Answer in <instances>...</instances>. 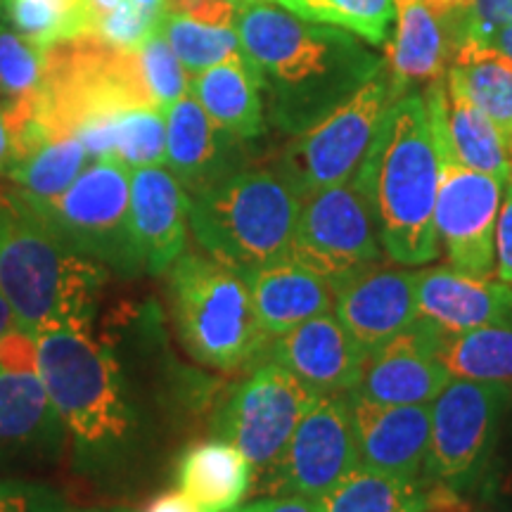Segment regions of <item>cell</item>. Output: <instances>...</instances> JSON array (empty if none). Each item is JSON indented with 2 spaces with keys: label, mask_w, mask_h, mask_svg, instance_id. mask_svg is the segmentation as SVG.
Returning <instances> with one entry per match:
<instances>
[{
  "label": "cell",
  "mask_w": 512,
  "mask_h": 512,
  "mask_svg": "<svg viewBox=\"0 0 512 512\" xmlns=\"http://www.w3.org/2000/svg\"><path fill=\"white\" fill-rule=\"evenodd\" d=\"M242 55L266 95L268 119L299 136L384 69L361 38L309 22L273 0H249L235 15Z\"/></svg>",
  "instance_id": "6da1fadb"
},
{
  "label": "cell",
  "mask_w": 512,
  "mask_h": 512,
  "mask_svg": "<svg viewBox=\"0 0 512 512\" xmlns=\"http://www.w3.org/2000/svg\"><path fill=\"white\" fill-rule=\"evenodd\" d=\"M38 375L60 415L74 460L91 477L131 465L143 444V415L110 347L91 330H48L36 337Z\"/></svg>",
  "instance_id": "7a4b0ae2"
},
{
  "label": "cell",
  "mask_w": 512,
  "mask_h": 512,
  "mask_svg": "<svg viewBox=\"0 0 512 512\" xmlns=\"http://www.w3.org/2000/svg\"><path fill=\"white\" fill-rule=\"evenodd\" d=\"M354 183L392 264L418 268L439 259V155L422 93L411 91L387 107Z\"/></svg>",
  "instance_id": "3957f363"
},
{
  "label": "cell",
  "mask_w": 512,
  "mask_h": 512,
  "mask_svg": "<svg viewBox=\"0 0 512 512\" xmlns=\"http://www.w3.org/2000/svg\"><path fill=\"white\" fill-rule=\"evenodd\" d=\"M107 268L76 252L15 190H0V290L17 328L91 330Z\"/></svg>",
  "instance_id": "277c9868"
},
{
  "label": "cell",
  "mask_w": 512,
  "mask_h": 512,
  "mask_svg": "<svg viewBox=\"0 0 512 512\" xmlns=\"http://www.w3.org/2000/svg\"><path fill=\"white\" fill-rule=\"evenodd\" d=\"M299 207L283 171L245 166L190 197L188 226L211 259L247 275L290 256Z\"/></svg>",
  "instance_id": "5b68a950"
},
{
  "label": "cell",
  "mask_w": 512,
  "mask_h": 512,
  "mask_svg": "<svg viewBox=\"0 0 512 512\" xmlns=\"http://www.w3.org/2000/svg\"><path fill=\"white\" fill-rule=\"evenodd\" d=\"M169 287L176 330L195 361L226 373L266 361L271 337L238 271L209 254L183 252L171 266Z\"/></svg>",
  "instance_id": "8992f818"
},
{
  "label": "cell",
  "mask_w": 512,
  "mask_h": 512,
  "mask_svg": "<svg viewBox=\"0 0 512 512\" xmlns=\"http://www.w3.org/2000/svg\"><path fill=\"white\" fill-rule=\"evenodd\" d=\"M138 107H157L138 50L110 46L95 36L46 50L36 117L50 138L74 136L86 121Z\"/></svg>",
  "instance_id": "52a82bcc"
},
{
  "label": "cell",
  "mask_w": 512,
  "mask_h": 512,
  "mask_svg": "<svg viewBox=\"0 0 512 512\" xmlns=\"http://www.w3.org/2000/svg\"><path fill=\"white\" fill-rule=\"evenodd\" d=\"M427 117L439 155V192L434 228L446 264L472 278L496 275V221L503 188L498 178L465 166L453 152L446 126V76L427 83Z\"/></svg>",
  "instance_id": "ba28073f"
},
{
  "label": "cell",
  "mask_w": 512,
  "mask_h": 512,
  "mask_svg": "<svg viewBox=\"0 0 512 512\" xmlns=\"http://www.w3.org/2000/svg\"><path fill=\"white\" fill-rule=\"evenodd\" d=\"M22 200L76 252L107 271L126 278L143 271L131 226V169L117 157L93 159L53 200Z\"/></svg>",
  "instance_id": "9c48e42d"
},
{
  "label": "cell",
  "mask_w": 512,
  "mask_h": 512,
  "mask_svg": "<svg viewBox=\"0 0 512 512\" xmlns=\"http://www.w3.org/2000/svg\"><path fill=\"white\" fill-rule=\"evenodd\" d=\"M512 411V387L451 380L430 403V451L425 477L458 494L477 489L494 458L498 437Z\"/></svg>",
  "instance_id": "30bf717a"
},
{
  "label": "cell",
  "mask_w": 512,
  "mask_h": 512,
  "mask_svg": "<svg viewBox=\"0 0 512 512\" xmlns=\"http://www.w3.org/2000/svg\"><path fill=\"white\" fill-rule=\"evenodd\" d=\"M392 102L387 64H384L382 72L358 88L347 102L294 136L280 171L290 178L302 197L351 181L361 169L373 145L377 126Z\"/></svg>",
  "instance_id": "8fae6325"
},
{
  "label": "cell",
  "mask_w": 512,
  "mask_h": 512,
  "mask_svg": "<svg viewBox=\"0 0 512 512\" xmlns=\"http://www.w3.org/2000/svg\"><path fill=\"white\" fill-rule=\"evenodd\" d=\"M318 396L323 394L287 368L261 361L223 403L214 430L245 453L254 467V479H259L283 456L299 420Z\"/></svg>",
  "instance_id": "7c38bea8"
},
{
  "label": "cell",
  "mask_w": 512,
  "mask_h": 512,
  "mask_svg": "<svg viewBox=\"0 0 512 512\" xmlns=\"http://www.w3.org/2000/svg\"><path fill=\"white\" fill-rule=\"evenodd\" d=\"M290 256L323 275L330 287L387 259L354 178L302 197Z\"/></svg>",
  "instance_id": "4fadbf2b"
},
{
  "label": "cell",
  "mask_w": 512,
  "mask_h": 512,
  "mask_svg": "<svg viewBox=\"0 0 512 512\" xmlns=\"http://www.w3.org/2000/svg\"><path fill=\"white\" fill-rule=\"evenodd\" d=\"M361 465L347 394H323L306 411L290 444L259 477L268 496H304L318 501Z\"/></svg>",
  "instance_id": "5bb4252c"
},
{
  "label": "cell",
  "mask_w": 512,
  "mask_h": 512,
  "mask_svg": "<svg viewBox=\"0 0 512 512\" xmlns=\"http://www.w3.org/2000/svg\"><path fill=\"white\" fill-rule=\"evenodd\" d=\"M418 271L377 264L332 285L339 323L358 347L373 354L418 318Z\"/></svg>",
  "instance_id": "9a60e30c"
},
{
  "label": "cell",
  "mask_w": 512,
  "mask_h": 512,
  "mask_svg": "<svg viewBox=\"0 0 512 512\" xmlns=\"http://www.w3.org/2000/svg\"><path fill=\"white\" fill-rule=\"evenodd\" d=\"M439 337L441 330L418 316L406 330L368 354L351 394L387 406L432 403L453 380L437 358Z\"/></svg>",
  "instance_id": "2e32d148"
},
{
  "label": "cell",
  "mask_w": 512,
  "mask_h": 512,
  "mask_svg": "<svg viewBox=\"0 0 512 512\" xmlns=\"http://www.w3.org/2000/svg\"><path fill=\"white\" fill-rule=\"evenodd\" d=\"M266 361L287 368L318 394H349L361 380L368 354L337 316L320 313L285 335L273 337Z\"/></svg>",
  "instance_id": "e0dca14e"
},
{
  "label": "cell",
  "mask_w": 512,
  "mask_h": 512,
  "mask_svg": "<svg viewBox=\"0 0 512 512\" xmlns=\"http://www.w3.org/2000/svg\"><path fill=\"white\" fill-rule=\"evenodd\" d=\"M245 140L230 136L185 93L166 110V169L188 197L245 169Z\"/></svg>",
  "instance_id": "ac0fdd59"
},
{
  "label": "cell",
  "mask_w": 512,
  "mask_h": 512,
  "mask_svg": "<svg viewBox=\"0 0 512 512\" xmlns=\"http://www.w3.org/2000/svg\"><path fill=\"white\" fill-rule=\"evenodd\" d=\"M67 430L38 373L0 368V467L53 463Z\"/></svg>",
  "instance_id": "d6986e66"
},
{
  "label": "cell",
  "mask_w": 512,
  "mask_h": 512,
  "mask_svg": "<svg viewBox=\"0 0 512 512\" xmlns=\"http://www.w3.org/2000/svg\"><path fill=\"white\" fill-rule=\"evenodd\" d=\"M347 396L361 465L399 477H425L432 427L430 403L387 406L351 392Z\"/></svg>",
  "instance_id": "ffe728a7"
},
{
  "label": "cell",
  "mask_w": 512,
  "mask_h": 512,
  "mask_svg": "<svg viewBox=\"0 0 512 512\" xmlns=\"http://www.w3.org/2000/svg\"><path fill=\"white\" fill-rule=\"evenodd\" d=\"M190 197L166 166L131 171V226L143 271H171L188 242Z\"/></svg>",
  "instance_id": "44dd1931"
},
{
  "label": "cell",
  "mask_w": 512,
  "mask_h": 512,
  "mask_svg": "<svg viewBox=\"0 0 512 512\" xmlns=\"http://www.w3.org/2000/svg\"><path fill=\"white\" fill-rule=\"evenodd\" d=\"M418 316L444 335L512 320V287L494 278H472L453 266L418 271Z\"/></svg>",
  "instance_id": "7402d4cb"
},
{
  "label": "cell",
  "mask_w": 512,
  "mask_h": 512,
  "mask_svg": "<svg viewBox=\"0 0 512 512\" xmlns=\"http://www.w3.org/2000/svg\"><path fill=\"white\" fill-rule=\"evenodd\" d=\"M242 278L252 294L256 318L271 339L332 309L328 280L294 256L271 261Z\"/></svg>",
  "instance_id": "603a6c76"
},
{
  "label": "cell",
  "mask_w": 512,
  "mask_h": 512,
  "mask_svg": "<svg viewBox=\"0 0 512 512\" xmlns=\"http://www.w3.org/2000/svg\"><path fill=\"white\" fill-rule=\"evenodd\" d=\"M387 76L392 98L415 91L420 83L444 79L448 43L444 27L422 0H396V31L387 46Z\"/></svg>",
  "instance_id": "cb8c5ba5"
},
{
  "label": "cell",
  "mask_w": 512,
  "mask_h": 512,
  "mask_svg": "<svg viewBox=\"0 0 512 512\" xmlns=\"http://www.w3.org/2000/svg\"><path fill=\"white\" fill-rule=\"evenodd\" d=\"M178 491L200 512H235L254 484V467L238 446L211 439L190 446L176 470Z\"/></svg>",
  "instance_id": "d4e9b609"
},
{
  "label": "cell",
  "mask_w": 512,
  "mask_h": 512,
  "mask_svg": "<svg viewBox=\"0 0 512 512\" xmlns=\"http://www.w3.org/2000/svg\"><path fill=\"white\" fill-rule=\"evenodd\" d=\"M188 93L230 136L247 143L264 133V98L245 55L190 76Z\"/></svg>",
  "instance_id": "484cf974"
},
{
  "label": "cell",
  "mask_w": 512,
  "mask_h": 512,
  "mask_svg": "<svg viewBox=\"0 0 512 512\" xmlns=\"http://www.w3.org/2000/svg\"><path fill=\"white\" fill-rule=\"evenodd\" d=\"M91 159L117 157L128 169L166 164V112L159 107H138L86 121L76 128Z\"/></svg>",
  "instance_id": "4316f807"
},
{
  "label": "cell",
  "mask_w": 512,
  "mask_h": 512,
  "mask_svg": "<svg viewBox=\"0 0 512 512\" xmlns=\"http://www.w3.org/2000/svg\"><path fill=\"white\" fill-rule=\"evenodd\" d=\"M446 126L456 157L470 169L501 181L512 176V147L494 121L446 76Z\"/></svg>",
  "instance_id": "83f0119b"
},
{
  "label": "cell",
  "mask_w": 512,
  "mask_h": 512,
  "mask_svg": "<svg viewBox=\"0 0 512 512\" xmlns=\"http://www.w3.org/2000/svg\"><path fill=\"white\" fill-rule=\"evenodd\" d=\"M446 76L501 128L512 147V57L477 43H458L448 57Z\"/></svg>",
  "instance_id": "f1b7e54d"
},
{
  "label": "cell",
  "mask_w": 512,
  "mask_h": 512,
  "mask_svg": "<svg viewBox=\"0 0 512 512\" xmlns=\"http://www.w3.org/2000/svg\"><path fill=\"white\" fill-rule=\"evenodd\" d=\"M430 479L399 477L358 465L318 498L320 512H422Z\"/></svg>",
  "instance_id": "f546056e"
},
{
  "label": "cell",
  "mask_w": 512,
  "mask_h": 512,
  "mask_svg": "<svg viewBox=\"0 0 512 512\" xmlns=\"http://www.w3.org/2000/svg\"><path fill=\"white\" fill-rule=\"evenodd\" d=\"M437 358L453 380L512 387V320L458 332V335L441 332Z\"/></svg>",
  "instance_id": "4dcf8cb0"
},
{
  "label": "cell",
  "mask_w": 512,
  "mask_h": 512,
  "mask_svg": "<svg viewBox=\"0 0 512 512\" xmlns=\"http://www.w3.org/2000/svg\"><path fill=\"white\" fill-rule=\"evenodd\" d=\"M88 162L91 155L79 138L60 136L17 159L5 178H10L27 200H53L79 178Z\"/></svg>",
  "instance_id": "1f68e13d"
},
{
  "label": "cell",
  "mask_w": 512,
  "mask_h": 512,
  "mask_svg": "<svg viewBox=\"0 0 512 512\" xmlns=\"http://www.w3.org/2000/svg\"><path fill=\"white\" fill-rule=\"evenodd\" d=\"M10 24L43 50L91 36L88 0H10Z\"/></svg>",
  "instance_id": "d6a6232c"
},
{
  "label": "cell",
  "mask_w": 512,
  "mask_h": 512,
  "mask_svg": "<svg viewBox=\"0 0 512 512\" xmlns=\"http://www.w3.org/2000/svg\"><path fill=\"white\" fill-rule=\"evenodd\" d=\"M162 31L188 76L207 72L216 64L242 57V46L235 27H207V24L178 15V12L164 10Z\"/></svg>",
  "instance_id": "836d02e7"
},
{
  "label": "cell",
  "mask_w": 512,
  "mask_h": 512,
  "mask_svg": "<svg viewBox=\"0 0 512 512\" xmlns=\"http://www.w3.org/2000/svg\"><path fill=\"white\" fill-rule=\"evenodd\" d=\"M285 10L309 19L330 24L366 41L368 46H382L396 17L394 0H285Z\"/></svg>",
  "instance_id": "e575fe53"
},
{
  "label": "cell",
  "mask_w": 512,
  "mask_h": 512,
  "mask_svg": "<svg viewBox=\"0 0 512 512\" xmlns=\"http://www.w3.org/2000/svg\"><path fill=\"white\" fill-rule=\"evenodd\" d=\"M46 69V50L19 31L0 29V98L3 105H29L38 100Z\"/></svg>",
  "instance_id": "d590c367"
},
{
  "label": "cell",
  "mask_w": 512,
  "mask_h": 512,
  "mask_svg": "<svg viewBox=\"0 0 512 512\" xmlns=\"http://www.w3.org/2000/svg\"><path fill=\"white\" fill-rule=\"evenodd\" d=\"M448 57L458 43H477L512 57V0H475L463 15L441 22Z\"/></svg>",
  "instance_id": "8d00e7d4"
},
{
  "label": "cell",
  "mask_w": 512,
  "mask_h": 512,
  "mask_svg": "<svg viewBox=\"0 0 512 512\" xmlns=\"http://www.w3.org/2000/svg\"><path fill=\"white\" fill-rule=\"evenodd\" d=\"M138 53L152 100H155L159 110L166 112L171 105H176V102L188 93L190 76L183 69L181 60L176 57L174 48L166 41L162 27L147 38L143 46L138 48Z\"/></svg>",
  "instance_id": "74e56055"
},
{
  "label": "cell",
  "mask_w": 512,
  "mask_h": 512,
  "mask_svg": "<svg viewBox=\"0 0 512 512\" xmlns=\"http://www.w3.org/2000/svg\"><path fill=\"white\" fill-rule=\"evenodd\" d=\"M164 10H150L138 5L136 0H121L110 15L95 24L93 36L110 46L138 50L155 31L162 27Z\"/></svg>",
  "instance_id": "f35d334b"
},
{
  "label": "cell",
  "mask_w": 512,
  "mask_h": 512,
  "mask_svg": "<svg viewBox=\"0 0 512 512\" xmlns=\"http://www.w3.org/2000/svg\"><path fill=\"white\" fill-rule=\"evenodd\" d=\"M477 512H512V411L498 437L494 458L477 484Z\"/></svg>",
  "instance_id": "ab89813d"
},
{
  "label": "cell",
  "mask_w": 512,
  "mask_h": 512,
  "mask_svg": "<svg viewBox=\"0 0 512 512\" xmlns=\"http://www.w3.org/2000/svg\"><path fill=\"white\" fill-rule=\"evenodd\" d=\"M0 512H72L60 491L48 484L0 479Z\"/></svg>",
  "instance_id": "60d3db41"
},
{
  "label": "cell",
  "mask_w": 512,
  "mask_h": 512,
  "mask_svg": "<svg viewBox=\"0 0 512 512\" xmlns=\"http://www.w3.org/2000/svg\"><path fill=\"white\" fill-rule=\"evenodd\" d=\"M164 10L221 29L235 27V15H238V5L230 0H164Z\"/></svg>",
  "instance_id": "b9f144b4"
},
{
  "label": "cell",
  "mask_w": 512,
  "mask_h": 512,
  "mask_svg": "<svg viewBox=\"0 0 512 512\" xmlns=\"http://www.w3.org/2000/svg\"><path fill=\"white\" fill-rule=\"evenodd\" d=\"M496 278L512 287V176L503 188L496 221Z\"/></svg>",
  "instance_id": "7bdbcfd3"
},
{
  "label": "cell",
  "mask_w": 512,
  "mask_h": 512,
  "mask_svg": "<svg viewBox=\"0 0 512 512\" xmlns=\"http://www.w3.org/2000/svg\"><path fill=\"white\" fill-rule=\"evenodd\" d=\"M422 512H477L475 503H470L465 494H458L451 486L432 482L430 491H427V508Z\"/></svg>",
  "instance_id": "ee69618b"
},
{
  "label": "cell",
  "mask_w": 512,
  "mask_h": 512,
  "mask_svg": "<svg viewBox=\"0 0 512 512\" xmlns=\"http://www.w3.org/2000/svg\"><path fill=\"white\" fill-rule=\"evenodd\" d=\"M235 512H320L318 501L304 496H268L247 503Z\"/></svg>",
  "instance_id": "f6af8a7d"
},
{
  "label": "cell",
  "mask_w": 512,
  "mask_h": 512,
  "mask_svg": "<svg viewBox=\"0 0 512 512\" xmlns=\"http://www.w3.org/2000/svg\"><path fill=\"white\" fill-rule=\"evenodd\" d=\"M147 512H200V508L181 491H169V494L155 498Z\"/></svg>",
  "instance_id": "bcb514c9"
},
{
  "label": "cell",
  "mask_w": 512,
  "mask_h": 512,
  "mask_svg": "<svg viewBox=\"0 0 512 512\" xmlns=\"http://www.w3.org/2000/svg\"><path fill=\"white\" fill-rule=\"evenodd\" d=\"M422 3L439 22H446V19H453L470 10L475 0H422Z\"/></svg>",
  "instance_id": "7dc6e473"
},
{
  "label": "cell",
  "mask_w": 512,
  "mask_h": 512,
  "mask_svg": "<svg viewBox=\"0 0 512 512\" xmlns=\"http://www.w3.org/2000/svg\"><path fill=\"white\" fill-rule=\"evenodd\" d=\"M12 164V138H10V128H8V119H5V110L0 105V176L8 174Z\"/></svg>",
  "instance_id": "c3c4849f"
},
{
  "label": "cell",
  "mask_w": 512,
  "mask_h": 512,
  "mask_svg": "<svg viewBox=\"0 0 512 512\" xmlns=\"http://www.w3.org/2000/svg\"><path fill=\"white\" fill-rule=\"evenodd\" d=\"M15 328H17L15 313H12L8 299H5L3 290H0V339H3L10 330H15Z\"/></svg>",
  "instance_id": "681fc988"
},
{
  "label": "cell",
  "mask_w": 512,
  "mask_h": 512,
  "mask_svg": "<svg viewBox=\"0 0 512 512\" xmlns=\"http://www.w3.org/2000/svg\"><path fill=\"white\" fill-rule=\"evenodd\" d=\"M10 22V0H0V29H8Z\"/></svg>",
  "instance_id": "f907efd6"
},
{
  "label": "cell",
  "mask_w": 512,
  "mask_h": 512,
  "mask_svg": "<svg viewBox=\"0 0 512 512\" xmlns=\"http://www.w3.org/2000/svg\"><path fill=\"white\" fill-rule=\"evenodd\" d=\"M136 3L150 10H164V0H136Z\"/></svg>",
  "instance_id": "816d5d0a"
},
{
  "label": "cell",
  "mask_w": 512,
  "mask_h": 512,
  "mask_svg": "<svg viewBox=\"0 0 512 512\" xmlns=\"http://www.w3.org/2000/svg\"><path fill=\"white\" fill-rule=\"evenodd\" d=\"M76 512H131V510H121V508H93V510H76Z\"/></svg>",
  "instance_id": "f5cc1de1"
},
{
  "label": "cell",
  "mask_w": 512,
  "mask_h": 512,
  "mask_svg": "<svg viewBox=\"0 0 512 512\" xmlns=\"http://www.w3.org/2000/svg\"><path fill=\"white\" fill-rule=\"evenodd\" d=\"M230 3H235V5H238V8H240L242 3H249V0H230Z\"/></svg>",
  "instance_id": "db71d44e"
},
{
  "label": "cell",
  "mask_w": 512,
  "mask_h": 512,
  "mask_svg": "<svg viewBox=\"0 0 512 512\" xmlns=\"http://www.w3.org/2000/svg\"><path fill=\"white\" fill-rule=\"evenodd\" d=\"M273 3H278V5H283V3H285V0H273Z\"/></svg>",
  "instance_id": "11a10c76"
},
{
  "label": "cell",
  "mask_w": 512,
  "mask_h": 512,
  "mask_svg": "<svg viewBox=\"0 0 512 512\" xmlns=\"http://www.w3.org/2000/svg\"><path fill=\"white\" fill-rule=\"evenodd\" d=\"M394 3H396V0H394Z\"/></svg>",
  "instance_id": "9f6ffc18"
}]
</instances>
